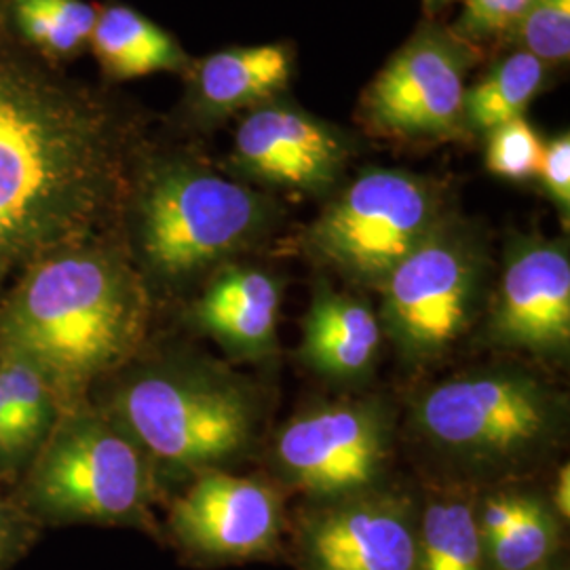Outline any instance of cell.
I'll list each match as a JSON object with an SVG mask.
<instances>
[{"instance_id":"cell-13","label":"cell","mask_w":570,"mask_h":570,"mask_svg":"<svg viewBox=\"0 0 570 570\" xmlns=\"http://www.w3.org/2000/svg\"><path fill=\"white\" fill-rule=\"evenodd\" d=\"M171 529L188 550L205 556H261L279 537L282 499L258 480L209 469L174 503Z\"/></svg>"},{"instance_id":"cell-18","label":"cell","mask_w":570,"mask_h":570,"mask_svg":"<svg viewBox=\"0 0 570 570\" xmlns=\"http://www.w3.org/2000/svg\"><path fill=\"white\" fill-rule=\"evenodd\" d=\"M89 51L108 81L121 82L159 72H186L183 45L159 23L127 4L98 9Z\"/></svg>"},{"instance_id":"cell-30","label":"cell","mask_w":570,"mask_h":570,"mask_svg":"<svg viewBox=\"0 0 570 570\" xmlns=\"http://www.w3.org/2000/svg\"><path fill=\"white\" fill-rule=\"evenodd\" d=\"M20 541V520L16 510L0 497V564L11 556Z\"/></svg>"},{"instance_id":"cell-10","label":"cell","mask_w":570,"mask_h":570,"mask_svg":"<svg viewBox=\"0 0 570 570\" xmlns=\"http://www.w3.org/2000/svg\"><path fill=\"white\" fill-rule=\"evenodd\" d=\"M468 58L440 30H421L370 85L366 117L376 129L404 138H444L465 108Z\"/></svg>"},{"instance_id":"cell-7","label":"cell","mask_w":570,"mask_h":570,"mask_svg":"<svg viewBox=\"0 0 570 570\" xmlns=\"http://www.w3.org/2000/svg\"><path fill=\"white\" fill-rule=\"evenodd\" d=\"M381 326L410 364L442 360L482 306L484 258L478 244L446 220L391 271Z\"/></svg>"},{"instance_id":"cell-6","label":"cell","mask_w":570,"mask_h":570,"mask_svg":"<svg viewBox=\"0 0 570 570\" xmlns=\"http://www.w3.org/2000/svg\"><path fill=\"white\" fill-rule=\"evenodd\" d=\"M442 223L433 184L397 169H372L327 205L308 230V245L348 282L379 289Z\"/></svg>"},{"instance_id":"cell-16","label":"cell","mask_w":570,"mask_h":570,"mask_svg":"<svg viewBox=\"0 0 570 570\" xmlns=\"http://www.w3.org/2000/svg\"><path fill=\"white\" fill-rule=\"evenodd\" d=\"M383 336L370 303L320 285L306 313L301 355L326 379L360 381L374 366Z\"/></svg>"},{"instance_id":"cell-5","label":"cell","mask_w":570,"mask_h":570,"mask_svg":"<svg viewBox=\"0 0 570 570\" xmlns=\"http://www.w3.org/2000/svg\"><path fill=\"white\" fill-rule=\"evenodd\" d=\"M112 421L165 468L209 471L249 449L258 410L252 393L230 376L155 367L119 389Z\"/></svg>"},{"instance_id":"cell-22","label":"cell","mask_w":570,"mask_h":570,"mask_svg":"<svg viewBox=\"0 0 570 570\" xmlns=\"http://www.w3.org/2000/svg\"><path fill=\"white\" fill-rule=\"evenodd\" d=\"M0 395L26 438L39 446L53 423L58 391L35 360L0 343Z\"/></svg>"},{"instance_id":"cell-20","label":"cell","mask_w":570,"mask_h":570,"mask_svg":"<svg viewBox=\"0 0 570 570\" xmlns=\"http://www.w3.org/2000/svg\"><path fill=\"white\" fill-rule=\"evenodd\" d=\"M416 570H487L478 518L465 499L442 497L423 510Z\"/></svg>"},{"instance_id":"cell-4","label":"cell","mask_w":570,"mask_h":570,"mask_svg":"<svg viewBox=\"0 0 570 570\" xmlns=\"http://www.w3.org/2000/svg\"><path fill=\"white\" fill-rule=\"evenodd\" d=\"M134 242L157 279L197 277L252 244L268 220L265 199L184 157H157L134 183Z\"/></svg>"},{"instance_id":"cell-12","label":"cell","mask_w":570,"mask_h":570,"mask_svg":"<svg viewBox=\"0 0 570 570\" xmlns=\"http://www.w3.org/2000/svg\"><path fill=\"white\" fill-rule=\"evenodd\" d=\"M303 551L311 570H416L419 520L406 499L366 490L313 511Z\"/></svg>"},{"instance_id":"cell-21","label":"cell","mask_w":570,"mask_h":570,"mask_svg":"<svg viewBox=\"0 0 570 570\" xmlns=\"http://www.w3.org/2000/svg\"><path fill=\"white\" fill-rule=\"evenodd\" d=\"M548 79V63L527 51L499 61L489 75L465 91L463 121L487 131L524 117Z\"/></svg>"},{"instance_id":"cell-33","label":"cell","mask_w":570,"mask_h":570,"mask_svg":"<svg viewBox=\"0 0 570 570\" xmlns=\"http://www.w3.org/2000/svg\"><path fill=\"white\" fill-rule=\"evenodd\" d=\"M0 2H2V0H0Z\"/></svg>"},{"instance_id":"cell-1","label":"cell","mask_w":570,"mask_h":570,"mask_svg":"<svg viewBox=\"0 0 570 570\" xmlns=\"http://www.w3.org/2000/svg\"><path fill=\"white\" fill-rule=\"evenodd\" d=\"M129 140L102 89L39 60L0 21V287L102 233L127 184Z\"/></svg>"},{"instance_id":"cell-27","label":"cell","mask_w":570,"mask_h":570,"mask_svg":"<svg viewBox=\"0 0 570 570\" xmlns=\"http://www.w3.org/2000/svg\"><path fill=\"white\" fill-rule=\"evenodd\" d=\"M532 499L534 497L520 494V492L490 494L489 499L482 503V510L475 513L482 543L489 546L499 537H503L508 530L513 529L529 510Z\"/></svg>"},{"instance_id":"cell-19","label":"cell","mask_w":570,"mask_h":570,"mask_svg":"<svg viewBox=\"0 0 570 570\" xmlns=\"http://www.w3.org/2000/svg\"><path fill=\"white\" fill-rule=\"evenodd\" d=\"M98 7L87 0H2L0 21L16 41L51 66L66 68L89 51Z\"/></svg>"},{"instance_id":"cell-31","label":"cell","mask_w":570,"mask_h":570,"mask_svg":"<svg viewBox=\"0 0 570 570\" xmlns=\"http://www.w3.org/2000/svg\"><path fill=\"white\" fill-rule=\"evenodd\" d=\"M553 505L556 511L564 518H569L570 513V471L569 465L558 471L556 475V487H553Z\"/></svg>"},{"instance_id":"cell-11","label":"cell","mask_w":570,"mask_h":570,"mask_svg":"<svg viewBox=\"0 0 570 570\" xmlns=\"http://www.w3.org/2000/svg\"><path fill=\"white\" fill-rule=\"evenodd\" d=\"M494 345L543 360H562L570 346V258L562 242L522 239L505 256L490 306Z\"/></svg>"},{"instance_id":"cell-26","label":"cell","mask_w":570,"mask_h":570,"mask_svg":"<svg viewBox=\"0 0 570 570\" xmlns=\"http://www.w3.org/2000/svg\"><path fill=\"white\" fill-rule=\"evenodd\" d=\"M530 0H465L461 28L473 37H490L515 30Z\"/></svg>"},{"instance_id":"cell-32","label":"cell","mask_w":570,"mask_h":570,"mask_svg":"<svg viewBox=\"0 0 570 570\" xmlns=\"http://www.w3.org/2000/svg\"><path fill=\"white\" fill-rule=\"evenodd\" d=\"M431 2H444V0H431Z\"/></svg>"},{"instance_id":"cell-8","label":"cell","mask_w":570,"mask_h":570,"mask_svg":"<svg viewBox=\"0 0 570 570\" xmlns=\"http://www.w3.org/2000/svg\"><path fill=\"white\" fill-rule=\"evenodd\" d=\"M150 465L112 419L66 416L45 442L26 484L37 510L60 520H125L142 510Z\"/></svg>"},{"instance_id":"cell-29","label":"cell","mask_w":570,"mask_h":570,"mask_svg":"<svg viewBox=\"0 0 570 570\" xmlns=\"http://www.w3.org/2000/svg\"><path fill=\"white\" fill-rule=\"evenodd\" d=\"M37 446L26 438L0 395V468H11Z\"/></svg>"},{"instance_id":"cell-17","label":"cell","mask_w":570,"mask_h":570,"mask_svg":"<svg viewBox=\"0 0 570 570\" xmlns=\"http://www.w3.org/2000/svg\"><path fill=\"white\" fill-rule=\"evenodd\" d=\"M188 70V110L197 119H216L258 106L282 91L289 81L292 56L284 45L233 47Z\"/></svg>"},{"instance_id":"cell-3","label":"cell","mask_w":570,"mask_h":570,"mask_svg":"<svg viewBox=\"0 0 570 570\" xmlns=\"http://www.w3.org/2000/svg\"><path fill=\"white\" fill-rule=\"evenodd\" d=\"M414 425L454 465L497 478L550 456L567 428V404L524 370H480L429 387Z\"/></svg>"},{"instance_id":"cell-15","label":"cell","mask_w":570,"mask_h":570,"mask_svg":"<svg viewBox=\"0 0 570 570\" xmlns=\"http://www.w3.org/2000/svg\"><path fill=\"white\" fill-rule=\"evenodd\" d=\"M282 287L261 268L226 266L195 305V322L244 357H263L277 345Z\"/></svg>"},{"instance_id":"cell-28","label":"cell","mask_w":570,"mask_h":570,"mask_svg":"<svg viewBox=\"0 0 570 570\" xmlns=\"http://www.w3.org/2000/svg\"><path fill=\"white\" fill-rule=\"evenodd\" d=\"M556 207L567 216L570 209V136L562 134L546 144L539 176Z\"/></svg>"},{"instance_id":"cell-14","label":"cell","mask_w":570,"mask_h":570,"mask_svg":"<svg viewBox=\"0 0 570 570\" xmlns=\"http://www.w3.org/2000/svg\"><path fill=\"white\" fill-rule=\"evenodd\" d=\"M338 136L292 106L256 108L235 134L233 157L247 176L303 193H320L336 183L345 165Z\"/></svg>"},{"instance_id":"cell-24","label":"cell","mask_w":570,"mask_h":570,"mask_svg":"<svg viewBox=\"0 0 570 570\" xmlns=\"http://www.w3.org/2000/svg\"><path fill=\"white\" fill-rule=\"evenodd\" d=\"M546 144L524 117L489 131L487 167L494 176L524 183L539 176Z\"/></svg>"},{"instance_id":"cell-2","label":"cell","mask_w":570,"mask_h":570,"mask_svg":"<svg viewBox=\"0 0 570 570\" xmlns=\"http://www.w3.org/2000/svg\"><path fill=\"white\" fill-rule=\"evenodd\" d=\"M102 235L30 266L0 308V343L35 360L58 395L119 366L142 338L140 277Z\"/></svg>"},{"instance_id":"cell-25","label":"cell","mask_w":570,"mask_h":570,"mask_svg":"<svg viewBox=\"0 0 570 570\" xmlns=\"http://www.w3.org/2000/svg\"><path fill=\"white\" fill-rule=\"evenodd\" d=\"M522 49L543 63H560L570 56V0H530L524 18L513 30Z\"/></svg>"},{"instance_id":"cell-9","label":"cell","mask_w":570,"mask_h":570,"mask_svg":"<svg viewBox=\"0 0 570 570\" xmlns=\"http://www.w3.org/2000/svg\"><path fill=\"white\" fill-rule=\"evenodd\" d=\"M391 454V421L372 400H341L311 407L285 425L273 468L294 489L338 501L376 487Z\"/></svg>"},{"instance_id":"cell-23","label":"cell","mask_w":570,"mask_h":570,"mask_svg":"<svg viewBox=\"0 0 570 570\" xmlns=\"http://www.w3.org/2000/svg\"><path fill=\"white\" fill-rule=\"evenodd\" d=\"M558 543V522L550 508L532 499L520 522L503 537L484 546L487 562L497 570L539 569Z\"/></svg>"}]
</instances>
